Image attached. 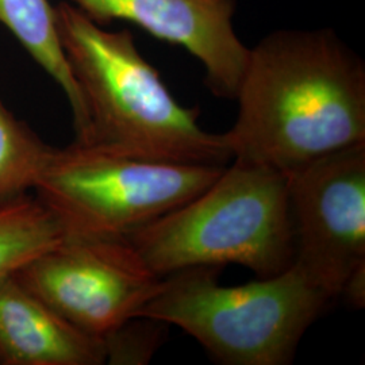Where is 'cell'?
<instances>
[{"label":"cell","instance_id":"cell-11","mask_svg":"<svg viewBox=\"0 0 365 365\" xmlns=\"http://www.w3.org/2000/svg\"><path fill=\"white\" fill-rule=\"evenodd\" d=\"M66 233L37 197L26 195L0 205V277L11 274Z\"/></svg>","mask_w":365,"mask_h":365},{"label":"cell","instance_id":"cell-6","mask_svg":"<svg viewBox=\"0 0 365 365\" xmlns=\"http://www.w3.org/2000/svg\"><path fill=\"white\" fill-rule=\"evenodd\" d=\"M13 274L73 327L101 339L138 317L163 280L123 238L72 235Z\"/></svg>","mask_w":365,"mask_h":365},{"label":"cell","instance_id":"cell-14","mask_svg":"<svg viewBox=\"0 0 365 365\" xmlns=\"http://www.w3.org/2000/svg\"><path fill=\"white\" fill-rule=\"evenodd\" d=\"M339 298L354 309H363L365 306V265H361L353 272L342 288Z\"/></svg>","mask_w":365,"mask_h":365},{"label":"cell","instance_id":"cell-9","mask_svg":"<svg viewBox=\"0 0 365 365\" xmlns=\"http://www.w3.org/2000/svg\"><path fill=\"white\" fill-rule=\"evenodd\" d=\"M105 363L103 339L73 327L13 274L0 277V364Z\"/></svg>","mask_w":365,"mask_h":365},{"label":"cell","instance_id":"cell-1","mask_svg":"<svg viewBox=\"0 0 365 365\" xmlns=\"http://www.w3.org/2000/svg\"><path fill=\"white\" fill-rule=\"evenodd\" d=\"M225 134L233 161L292 175L365 144V64L330 29L277 30L249 49Z\"/></svg>","mask_w":365,"mask_h":365},{"label":"cell","instance_id":"cell-4","mask_svg":"<svg viewBox=\"0 0 365 365\" xmlns=\"http://www.w3.org/2000/svg\"><path fill=\"white\" fill-rule=\"evenodd\" d=\"M221 271L192 267L164 276L138 317L180 327L220 364L287 365L334 302L294 264L230 287L218 282Z\"/></svg>","mask_w":365,"mask_h":365},{"label":"cell","instance_id":"cell-12","mask_svg":"<svg viewBox=\"0 0 365 365\" xmlns=\"http://www.w3.org/2000/svg\"><path fill=\"white\" fill-rule=\"evenodd\" d=\"M52 149L0 103V205L26 195Z\"/></svg>","mask_w":365,"mask_h":365},{"label":"cell","instance_id":"cell-2","mask_svg":"<svg viewBox=\"0 0 365 365\" xmlns=\"http://www.w3.org/2000/svg\"><path fill=\"white\" fill-rule=\"evenodd\" d=\"M54 11L87 115L86 134L75 143L185 165L225 167L233 160L225 134L205 130L199 107L173 98L129 30L107 31L66 1Z\"/></svg>","mask_w":365,"mask_h":365},{"label":"cell","instance_id":"cell-8","mask_svg":"<svg viewBox=\"0 0 365 365\" xmlns=\"http://www.w3.org/2000/svg\"><path fill=\"white\" fill-rule=\"evenodd\" d=\"M98 25L126 21L153 37L182 46L205 68L217 98L235 101L249 48L233 26L240 0H73Z\"/></svg>","mask_w":365,"mask_h":365},{"label":"cell","instance_id":"cell-10","mask_svg":"<svg viewBox=\"0 0 365 365\" xmlns=\"http://www.w3.org/2000/svg\"><path fill=\"white\" fill-rule=\"evenodd\" d=\"M0 24L61 87L72 108L76 140L87 130L86 108L66 63L56 27V11L48 0H0Z\"/></svg>","mask_w":365,"mask_h":365},{"label":"cell","instance_id":"cell-5","mask_svg":"<svg viewBox=\"0 0 365 365\" xmlns=\"http://www.w3.org/2000/svg\"><path fill=\"white\" fill-rule=\"evenodd\" d=\"M225 167L150 161L73 143L53 148L33 190L66 235L125 238L199 195Z\"/></svg>","mask_w":365,"mask_h":365},{"label":"cell","instance_id":"cell-3","mask_svg":"<svg viewBox=\"0 0 365 365\" xmlns=\"http://www.w3.org/2000/svg\"><path fill=\"white\" fill-rule=\"evenodd\" d=\"M153 274L192 267H247L257 277L294 262L288 176L233 161L199 195L125 237Z\"/></svg>","mask_w":365,"mask_h":365},{"label":"cell","instance_id":"cell-13","mask_svg":"<svg viewBox=\"0 0 365 365\" xmlns=\"http://www.w3.org/2000/svg\"><path fill=\"white\" fill-rule=\"evenodd\" d=\"M168 325L148 317H135L103 337L106 363L148 364L167 339Z\"/></svg>","mask_w":365,"mask_h":365},{"label":"cell","instance_id":"cell-7","mask_svg":"<svg viewBox=\"0 0 365 365\" xmlns=\"http://www.w3.org/2000/svg\"><path fill=\"white\" fill-rule=\"evenodd\" d=\"M294 265L333 300L365 265V144L288 176Z\"/></svg>","mask_w":365,"mask_h":365}]
</instances>
